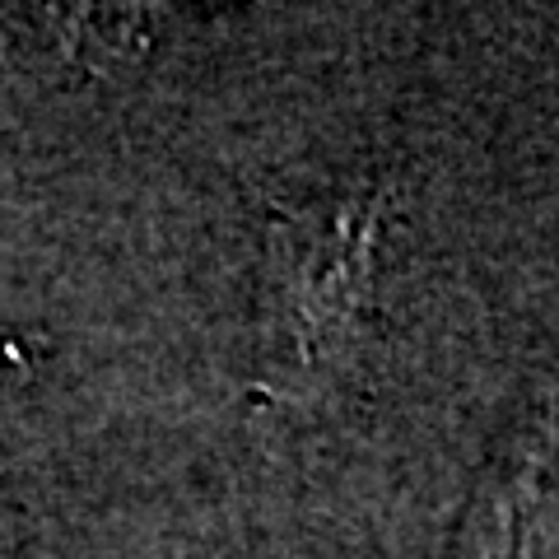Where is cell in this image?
Listing matches in <instances>:
<instances>
[{"label":"cell","instance_id":"7a4b0ae2","mask_svg":"<svg viewBox=\"0 0 559 559\" xmlns=\"http://www.w3.org/2000/svg\"><path fill=\"white\" fill-rule=\"evenodd\" d=\"M550 443H555V406L550 401H536L509 429V439L499 443L476 499H471V513L457 532L452 559H513L518 555L522 518H527L536 499Z\"/></svg>","mask_w":559,"mask_h":559},{"label":"cell","instance_id":"6da1fadb","mask_svg":"<svg viewBox=\"0 0 559 559\" xmlns=\"http://www.w3.org/2000/svg\"><path fill=\"white\" fill-rule=\"evenodd\" d=\"M392 191L345 182L322 197L275 201L261 238V369L266 411L304 406L355 359L378 285Z\"/></svg>","mask_w":559,"mask_h":559}]
</instances>
